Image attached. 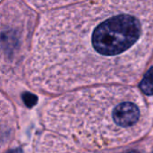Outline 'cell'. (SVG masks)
<instances>
[{
  "label": "cell",
  "instance_id": "5",
  "mask_svg": "<svg viewBox=\"0 0 153 153\" xmlns=\"http://www.w3.org/2000/svg\"><path fill=\"white\" fill-rule=\"evenodd\" d=\"M140 88L145 94L153 95V67H152L145 74L144 78L141 82Z\"/></svg>",
  "mask_w": 153,
  "mask_h": 153
},
{
  "label": "cell",
  "instance_id": "2",
  "mask_svg": "<svg viewBox=\"0 0 153 153\" xmlns=\"http://www.w3.org/2000/svg\"><path fill=\"white\" fill-rule=\"evenodd\" d=\"M33 24L32 11L20 0L0 5V65L2 68L22 61Z\"/></svg>",
  "mask_w": 153,
  "mask_h": 153
},
{
  "label": "cell",
  "instance_id": "3",
  "mask_svg": "<svg viewBox=\"0 0 153 153\" xmlns=\"http://www.w3.org/2000/svg\"><path fill=\"white\" fill-rule=\"evenodd\" d=\"M140 117L139 107L133 101H122L116 106L113 111V118L115 122L121 126H132Z\"/></svg>",
  "mask_w": 153,
  "mask_h": 153
},
{
  "label": "cell",
  "instance_id": "4",
  "mask_svg": "<svg viewBox=\"0 0 153 153\" xmlns=\"http://www.w3.org/2000/svg\"><path fill=\"white\" fill-rule=\"evenodd\" d=\"M30 6L39 11H51L54 9L68 6L77 3H81L86 0H24Z\"/></svg>",
  "mask_w": 153,
  "mask_h": 153
},
{
  "label": "cell",
  "instance_id": "1",
  "mask_svg": "<svg viewBox=\"0 0 153 153\" xmlns=\"http://www.w3.org/2000/svg\"><path fill=\"white\" fill-rule=\"evenodd\" d=\"M153 55V0H86L45 12L26 59L48 90L134 81Z\"/></svg>",
  "mask_w": 153,
  "mask_h": 153
},
{
  "label": "cell",
  "instance_id": "6",
  "mask_svg": "<svg viewBox=\"0 0 153 153\" xmlns=\"http://www.w3.org/2000/svg\"><path fill=\"white\" fill-rule=\"evenodd\" d=\"M23 102H24V104L27 107L31 108V107H33L37 103V98L34 95H32V94L27 93V94L23 95Z\"/></svg>",
  "mask_w": 153,
  "mask_h": 153
},
{
  "label": "cell",
  "instance_id": "7",
  "mask_svg": "<svg viewBox=\"0 0 153 153\" xmlns=\"http://www.w3.org/2000/svg\"><path fill=\"white\" fill-rule=\"evenodd\" d=\"M7 153H22V151H21V149H15V150L10 151L9 152Z\"/></svg>",
  "mask_w": 153,
  "mask_h": 153
},
{
  "label": "cell",
  "instance_id": "8",
  "mask_svg": "<svg viewBox=\"0 0 153 153\" xmlns=\"http://www.w3.org/2000/svg\"><path fill=\"white\" fill-rule=\"evenodd\" d=\"M125 153H140L139 152H137V151H129V152H125Z\"/></svg>",
  "mask_w": 153,
  "mask_h": 153
},
{
  "label": "cell",
  "instance_id": "9",
  "mask_svg": "<svg viewBox=\"0 0 153 153\" xmlns=\"http://www.w3.org/2000/svg\"><path fill=\"white\" fill-rule=\"evenodd\" d=\"M0 1H1V0H0Z\"/></svg>",
  "mask_w": 153,
  "mask_h": 153
}]
</instances>
